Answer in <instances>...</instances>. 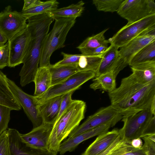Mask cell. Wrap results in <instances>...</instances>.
<instances>
[{"label":"cell","mask_w":155,"mask_h":155,"mask_svg":"<svg viewBox=\"0 0 155 155\" xmlns=\"http://www.w3.org/2000/svg\"><path fill=\"white\" fill-rule=\"evenodd\" d=\"M108 96L110 105L123 117L145 110L155 114V80L143 83L132 73L122 79L119 86Z\"/></svg>","instance_id":"obj_1"},{"label":"cell","mask_w":155,"mask_h":155,"mask_svg":"<svg viewBox=\"0 0 155 155\" xmlns=\"http://www.w3.org/2000/svg\"><path fill=\"white\" fill-rule=\"evenodd\" d=\"M54 20L48 14L35 16L27 19V27L30 38L23 65L19 74L22 87L34 81L39 68L44 41Z\"/></svg>","instance_id":"obj_2"},{"label":"cell","mask_w":155,"mask_h":155,"mask_svg":"<svg viewBox=\"0 0 155 155\" xmlns=\"http://www.w3.org/2000/svg\"><path fill=\"white\" fill-rule=\"evenodd\" d=\"M86 104L73 100L65 112L54 123L48 143V150L58 152L62 141L78 126L84 117Z\"/></svg>","instance_id":"obj_3"},{"label":"cell","mask_w":155,"mask_h":155,"mask_svg":"<svg viewBox=\"0 0 155 155\" xmlns=\"http://www.w3.org/2000/svg\"><path fill=\"white\" fill-rule=\"evenodd\" d=\"M155 114L150 110H144L123 117V126L118 130L120 137L131 141L134 139L155 135Z\"/></svg>","instance_id":"obj_4"},{"label":"cell","mask_w":155,"mask_h":155,"mask_svg":"<svg viewBox=\"0 0 155 155\" xmlns=\"http://www.w3.org/2000/svg\"><path fill=\"white\" fill-rule=\"evenodd\" d=\"M76 19L62 18L54 20L53 28L47 35L44 41L39 67H48L51 65V56L56 50L64 46L67 36L75 24Z\"/></svg>","instance_id":"obj_5"},{"label":"cell","mask_w":155,"mask_h":155,"mask_svg":"<svg viewBox=\"0 0 155 155\" xmlns=\"http://www.w3.org/2000/svg\"><path fill=\"white\" fill-rule=\"evenodd\" d=\"M95 73L91 71H81L71 76L58 84L51 86L43 94L35 96L38 104L57 96L63 95L72 91H75L85 83L94 78Z\"/></svg>","instance_id":"obj_6"},{"label":"cell","mask_w":155,"mask_h":155,"mask_svg":"<svg viewBox=\"0 0 155 155\" xmlns=\"http://www.w3.org/2000/svg\"><path fill=\"white\" fill-rule=\"evenodd\" d=\"M117 12L129 25L155 14V3L154 0H124Z\"/></svg>","instance_id":"obj_7"},{"label":"cell","mask_w":155,"mask_h":155,"mask_svg":"<svg viewBox=\"0 0 155 155\" xmlns=\"http://www.w3.org/2000/svg\"><path fill=\"white\" fill-rule=\"evenodd\" d=\"M155 28V14L121 28L108 40L110 44L119 48L146 31Z\"/></svg>","instance_id":"obj_8"},{"label":"cell","mask_w":155,"mask_h":155,"mask_svg":"<svg viewBox=\"0 0 155 155\" xmlns=\"http://www.w3.org/2000/svg\"><path fill=\"white\" fill-rule=\"evenodd\" d=\"M123 116L110 105L100 108L89 116L80 125L78 126L69 135L70 138L79 134L108 122L114 125L122 118Z\"/></svg>","instance_id":"obj_9"},{"label":"cell","mask_w":155,"mask_h":155,"mask_svg":"<svg viewBox=\"0 0 155 155\" xmlns=\"http://www.w3.org/2000/svg\"><path fill=\"white\" fill-rule=\"evenodd\" d=\"M27 19L8 5L0 12V32L9 40L27 27Z\"/></svg>","instance_id":"obj_10"},{"label":"cell","mask_w":155,"mask_h":155,"mask_svg":"<svg viewBox=\"0 0 155 155\" xmlns=\"http://www.w3.org/2000/svg\"><path fill=\"white\" fill-rule=\"evenodd\" d=\"M8 81L11 91L31 122L33 128L41 125L43 122L39 116L38 104L35 96L24 92L13 81L8 78Z\"/></svg>","instance_id":"obj_11"},{"label":"cell","mask_w":155,"mask_h":155,"mask_svg":"<svg viewBox=\"0 0 155 155\" xmlns=\"http://www.w3.org/2000/svg\"><path fill=\"white\" fill-rule=\"evenodd\" d=\"M29 32L26 27L8 40L9 53L8 67H14L22 63L30 40Z\"/></svg>","instance_id":"obj_12"},{"label":"cell","mask_w":155,"mask_h":155,"mask_svg":"<svg viewBox=\"0 0 155 155\" xmlns=\"http://www.w3.org/2000/svg\"><path fill=\"white\" fill-rule=\"evenodd\" d=\"M154 40L155 28L143 32L120 47L119 53L121 58L127 66L131 59L135 54Z\"/></svg>","instance_id":"obj_13"},{"label":"cell","mask_w":155,"mask_h":155,"mask_svg":"<svg viewBox=\"0 0 155 155\" xmlns=\"http://www.w3.org/2000/svg\"><path fill=\"white\" fill-rule=\"evenodd\" d=\"M53 124L42 122L39 127L33 128L29 132L20 134L22 141L28 146L41 150H49L48 143Z\"/></svg>","instance_id":"obj_14"},{"label":"cell","mask_w":155,"mask_h":155,"mask_svg":"<svg viewBox=\"0 0 155 155\" xmlns=\"http://www.w3.org/2000/svg\"><path fill=\"white\" fill-rule=\"evenodd\" d=\"M8 134L10 155H57L58 152L32 148L21 139L20 133L14 129L8 128Z\"/></svg>","instance_id":"obj_15"},{"label":"cell","mask_w":155,"mask_h":155,"mask_svg":"<svg viewBox=\"0 0 155 155\" xmlns=\"http://www.w3.org/2000/svg\"><path fill=\"white\" fill-rule=\"evenodd\" d=\"M119 48L112 44L108 47L103 55L95 77L102 74L113 71L116 78L119 72L127 66L120 58Z\"/></svg>","instance_id":"obj_16"},{"label":"cell","mask_w":155,"mask_h":155,"mask_svg":"<svg viewBox=\"0 0 155 155\" xmlns=\"http://www.w3.org/2000/svg\"><path fill=\"white\" fill-rule=\"evenodd\" d=\"M114 126L112 123L108 122L79 134L72 137L68 138L61 143L58 152L60 155H63L67 152H72L83 141L107 132L110 127Z\"/></svg>","instance_id":"obj_17"},{"label":"cell","mask_w":155,"mask_h":155,"mask_svg":"<svg viewBox=\"0 0 155 155\" xmlns=\"http://www.w3.org/2000/svg\"><path fill=\"white\" fill-rule=\"evenodd\" d=\"M97 155H150L144 143L141 148H135L132 146L131 141L122 139L119 134L108 147Z\"/></svg>","instance_id":"obj_18"},{"label":"cell","mask_w":155,"mask_h":155,"mask_svg":"<svg viewBox=\"0 0 155 155\" xmlns=\"http://www.w3.org/2000/svg\"><path fill=\"white\" fill-rule=\"evenodd\" d=\"M63 96L53 97L38 104L39 116L43 122L54 125L58 115Z\"/></svg>","instance_id":"obj_19"},{"label":"cell","mask_w":155,"mask_h":155,"mask_svg":"<svg viewBox=\"0 0 155 155\" xmlns=\"http://www.w3.org/2000/svg\"><path fill=\"white\" fill-rule=\"evenodd\" d=\"M119 134L118 129H114L99 135L81 155H97L112 143Z\"/></svg>","instance_id":"obj_20"},{"label":"cell","mask_w":155,"mask_h":155,"mask_svg":"<svg viewBox=\"0 0 155 155\" xmlns=\"http://www.w3.org/2000/svg\"><path fill=\"white\" fill-rule=\"evenodd\" d=\"M8 79L0 71V104L8 107L12 110H20L21 107L10 88Z\"/></svg>","instance_id":"obj_21"},{"label":"cell","mask_w":155,"mask_h":155,"mask_svg":"<svg viewBox=\"0 0 155 155\" xmlns=\"http://www.w3.org/2000/svg\"><path fill=\"white\" fill-rule=\"evenodd\" d=\"M48 68L51 76V86L61 83L80 72L76 65L54 66L51 64Z\"/></svg>","instance_id":"obj_22"},{"label":"cell","mask_w":155,"mask_h":155,"mask_svg":"<svg viewBox=\"0 0 155 155\" xmlns=\"http://www.w3.org/2000/svg\"><path fill=\"white\" fill-rule=\"evenodd\" d=\"M35 84L34 96L45 93L51 86V76L48 67H39L33 81Z\"/></svg>","instance_id":"obj_23"},{"label":"cell","mask_w":155,"mask_h":155,"mask_svg":"<svg viewBox=\"0 0 155 155\" xmlns=\"http://www.w3.org/2000/svg\"><path fill=\"white\" fill-rule=\"evenodd\" d=\"M84 3L82 1L76 4L60 8H57L48 14L54 19L62 18H76L80 16L84 9Z\"/></svg>","instance_id":"obj_24"},{"label":"cell","mask_w":155,"mask_h":155,"mask_svg":"<svg viewBox=\"0 0 155 155\" xmlns=\"http://www.w3.org/2000/svg\"><path fill=\"white\" fill-rule=\"evenodd\" d=\"M132 74L140 81L147 83L155 80V62L131 66Z\"/></svg>","instance_id":"obj_25"},{"label":"cell","mask_w":155,"mask_h":155,"mask_svg":"<svg viewBox=\"0 0 155 155\" xmlns=\"http://www.w3.org/2000/svg\"><path fill=\"white\" fill-rule=\"evenodd\" d=\"M93 78L90 87L94 91L101 90L109 93L116 88V78L113 71L102 74Z\"/></svg>","instance_id":"obj_26"},{"label":"cell","mask_w":155,"mask_h":155,"mask_svg":"<svg viewBox=\"0 0 155 155\" xmlns=\"http://www.w3.org/2000/svg\"><path fill=\"white\" fill-rule=\"evenodd\" d=\"M59 3L56 0L41 1L35 5L20 12L27 19L32 17L48 14L57 8Z\"/></svg>","instance_id":"obj_27"},{"label":"cell","mask_w":155,"mask_h":155,"mask_svg":"<svg viewBox=\"0 0 155 155\" xmlns=\"http://www.w3.org/2000/svg\"><path fill=\"white\" fill-rule=\"evenodd\" d=\"M149 62H155V40L144 47L131 59L130 66Z\"/></svg>","instance_id":"obj_28"},{"label":"cell","mask_w":155,"mask_h":155,"mask_svg":"<svg viewBox=\"0 0 155 155\" xmlns=\"http://www.w3.org/2000/svg\"><path fill=\"white\" fill-rule=\"evenodd\" d=\"M103 55L92 56L81 54L77 67L79 71H91L96 73L98 70Z\"/></svg>","instance_id":"obj_29"},{"label":"cell","mask_w":155,"mask_h":155,"mask_svg":"<svg viewBox=\"0 0 155 155\" xmlns=\"http://www.w3.org/2000/svg\"><path fill=\"white\" fill-rule=\"evenodd\" d=\"M108 29H104L100 33L89 37L85 39L77 47L79 50L84 48H93L101 46L108 47L110 43L108 40L105 39V33Z\"/></svg>","instance_id":"obj_30"},{"label":"cell","mask_w":155,"mask_h":155,"mask_svg":"<svg viewBox=\"0 0 155 155\" xmlns=\"http://www.w3.org/2000/svg\"><path fill=\"white\" fill-rule=\"evenodd\" d=\"M124 0H93L97 10L104 12H117Z\"/></svg>","instance_id":"obj_31"},{"label":"cell","mask_w":155,"mask_h":155,"mask_svg":"<svg viewBox=\"0 0 155 155\" xmlns=\"http://www.w3.org/2000/svg\"><path fill=\"white\" fill-rule=\"evenodd\" d=\"M11 110L8 107L0 104V135L8 127Z\"/></svg>","instance_id":"obj_32"},{"label":"cell","mask_w":155,"mask_h":155,"mask_svg":"<svg viewBox=\"0 0 155 155\" xmlns=\"http://www.w3.org/2000/svg\"><path fill=\"white\" fill-rule=\"evenodd\" d=\"M9 53L8 41L0 48V69L9 65Z\"/></svg>","instance_id":"obj_33"},{"label":"cell","mask_w":155,"mask_h":155,"mask_svg":"<svg viewBox=\"0 0 155 155\" xmlns=\"http://www.w3.org/2000/svg\"><path fill=\"white\" fill-rule=\"evenodd\" d=\"M74 91H72L63 95L60 105L58 115L56 121L65 112L73 100L72 99V95Z\"/></svg>","instance_id":"obj_34"},{"label":"cell","mask_w":155,"mask_h":155,"mask_svg":"<svg viewBox=\"0 0 155 155\" xmlns=\"http://www.w3.org/2000/svg\"><path fill=\"white\" fill-rule=\"evenodd\" d=\"M0 155H10L7 130L0 135Z\"/></svg>","instance_id":"obj_35"},{"label":"cell","mask_w":155,"mask_h":155,"mask_svg":"<svg viewBox=\"0 0 155 155\" xmlns=\"http://www.w3.org/2000/svg\"><path fill=\"white\" fill-rule=\"evenodd\" d=\"M108 47L101 46L93 48H84L79 50L81 54L92 56H98L103 55Z\"/></svg>","instance_id":"obj_36"},{"label":"cell","mask_w":155,"mask_h":155,"mask_svg":"<svg viewBox=\"0 0 155 155\" xmlns=\"http://www.w3.org/2000/svg\"><path fill=\"white\" fill-rule=\"evenodd\" d=\"M41 1L39 0H25L22 10H25L33 7Z\"/></svg>","instance_id":"obj_37"},{"label":"cell","mask_w":155,"mask_h":155,"mask_svg":"<svg viewBox=\"0 0 155 155\" xmlns=\"http://www.w3.org/2000/svg\"><path fill=\"white\" fill-rule=\"evenodd\" d=\"M132 146L136 148H140L142 147L143 143L140 138H137L132 140L131 141Z\"/></svg>","instance_id":"obj_38"},{"label":"cell","mask_w":155,"mask_h":155,"mask_svg":"<svg viewBox=\"0 0 155 155\" xmlns=\"http://www.w3.org/2000/svg\"><path fill=\"white\" fill-rule=\"evenodd\" d=\"M8 39L5 37L0 32V46L4 45L7 43Z\"/></svg>","instance_id":"obj_39"},{"label":"cell","mask_w":155,"mask_h":155,"mask_svg":"<svg viewBox=\"0 0 155 155\" xmlns=\"http://www.w3.org/2000/svg\"></svg>","instance_id":"obj_40"},{"label":"cell","mask_w":155,"mask_h":155,"mask_svg":"<svg viewBox=\"0 0 155 155\" xmlns=\"http://www.w3.org/2000/svg\"><path fill=\"white\" fill-rule=\"evenodd\" d=\"M1 47V46H0V48Z\"/></svg>","instance_id":"obj_41"}]
</instances>
